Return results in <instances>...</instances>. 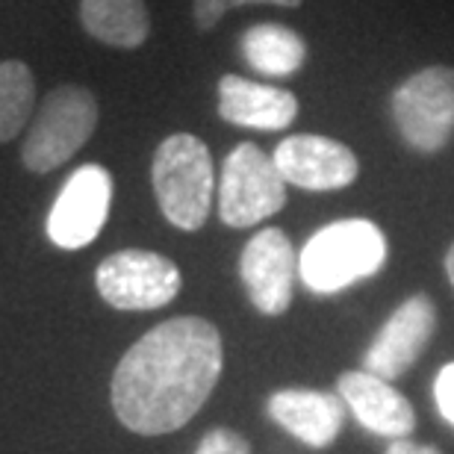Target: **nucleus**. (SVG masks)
<instances>
[{
	"instance_id": "1",
	"label": "nucleus",
	"mask_w": 454,
	"mask_h": 454,
	"mask_svg": "<svg viewBox=\"0 0 454 454\" xmlns=\"http://www.w3.org/2000/svg\"><path fill=\"white\" fill-rule=\"evenodd\" d=\"M222 360V337L207 319L180 316L157 325L115 366L118 422L142 437L184 428L213 395Z\"/></svg>"
},
{
	"instance_id": "2",
	"label": "nucleus",
	"mask_w": 454,
	"mask_h": 454,
	"mask_svg": "<svg viewBox=\"0 0 454 454\" xmlns=\"http://www.w3.org/2000/svg\"><path fill=\"white\" fill-rule=\"evenodd\" d=\"M387 236L369 219H342L316 231L298 257V275L316 295L342 293L378 275L387 262Z\"/></svg>"
},
{
	"instance_id": "3",
	"label": "nucleus",
	"mask_w": 454,
	"mask_h": 454,
	"mask_svg": "<svg viewBox=\"0 0 454 454\" xmlns=\"http://www.w3.org/2000/svg\"><path fill=\"white\" fill-rule=\"evenodd\" d=\"M151 180L162 215L180 231H201L215 189L210 148L192 133L168 136L153 153Z\"/></svg>"
},
{
	"instance_id": "4",
	"label": "nucleus",
	"mask_w": 454,
	"mask_h": 454,
	"mask_svg": "<svg viewBox=\"0 0 454 454\" xmlns=\"http://www.w3.org/2000/svg\"><path fill=\"white\" fill-rule=\"evenodd\" d=\"M98 127V101L86 86H57L35 113L24 139L21 162L35 175L66 166Z\"/></svg>"
},
{
	"instance_id": "5",
	"label": "nucleus",
	"mask_w": 454,
	"mask_h": 454,
	"mask_svg": "<svg viewBox=\"0 0 454 454\" xmlns=\"http://www.w3.org/2000/svg\"><path fill=\"white\" fill-rule=\"evenodd\" d=\"M398 136L419 153H437L454 136V68L428 66L416 71L389 101Z\"/></svg>"
},
{
	"instance_id": "6",
	"label": "nucleus",
	"mask_w": 454,
	"mask_h": 454,
	"mask_svg": "<svg viewBox=\"0 0 454 454\" xmlns=\"http://www.w3.org/2000/svg\"><path fill=\"white\" fill-rule=\"evenodd\" d=\"M286 180L254 142L227 153L219 180V215L227 227H254L284 210Z\"/></svg>"
},
{
	"instance_id": "7",
	"label": "nucleus",
	"mask_w": 454,
	"mask_h": 454,
	"mask_svg": "<svg viewBox=\"0 0 454 454\" xmlns=\"http://www.w3.org/2000/svg\"><path fill=\"white\" fill-rule=\"evenodd\" d=\"M98 293L110 307L124 313L160 310L180 293V269L157 251L127 248L110 254L95 271Z\"/></svg>"
},
{
	"instance_id": "8",
	"label": "nucleus",
	"mask_w": 454,
	"mask_h": 454,
	"mask_svg": "<svg viewBox=\"0 0 454 454\" xmlns=\"http://www.w3.org/2000/svg\"><path fill=\"white\" fill-rule=\"evenodd\" d=\"M113 204V175L98 162L80 166L66 180L48 213V236L57 248L77 251L98 239Z\"/></svg>"
},
{
	"instance_id": "9",
	"label": "nucleus",
	"mask_w": 454,
	"mask_h": 454,
	"mask_svg": "<svg viewBox=\"0 0 454 454\" xmlns=\"http://www.w3.org/2000/svg\"><path fill=\"white\" fill-rule=\"evenodd\" d=\"M271 160L289 186L307 189V192H337L351 186L360 175L357 153L348 145L316 133L286 136Z\"/></svg>"
},
{
	"instance_id": "10",
	"label": "nucleus",
	"mask_w": 454,
	"mask_h": 454,
	"mask_svg": "<svg viewBox=\"0 0 454 454\" xmlns=\"http://www.w3.org/2000/svg\"><path fill=\"white\" fill-rule=\"evenodd\" d=\"M298 260L289 236L280 227H262L254 233L239 257V278L251 304L262 316H280L293 304Z\"/></svg>"
},
{
	"instance_id": "11",
	"label": "nucleus",
	"mask_w": 454,
	"mask_h": 454,
	"mask_svg": "<svg viewBox=\"0 0 454 454\" xmlns=\"http://www.w3.org/2000/svg\"><path fill=\"white\" fill-rule=\"evenodd\" d=\"M437 328V310L428 295H413L395 307L384 328L363 354V369L372 375L395 380L402 378L416 360L422 357L425 345L431 342Z\"/></svg>"
},
{
	"instance_id": "12",
	"label": "nucleus",
	"mask_w": 454,
	"mask_h": 454,
	"mask_svg": "<svg viewBox=\"0 0 454 454\" xmlns=\"http://www.w3.org/2000/svg\"><path fill=\"white\" fill-rule=\"evenodd\" d=\"M337 393L345 407L354 413L363 428L378 437L404 440L416 428V413L411 402L389 384L366 369L342 372L337 380Z\"/></svg>"
},
{
	"instance_id": "13",
	"label": "nucleus",
	"mask_w": 454,
	"mask_h": 454,
	"mask_svg": "<svg viewBox=\"0 0 454 454\" xmlns=\"http://www.w3.org/2000/svg\"><path fill=\"white\" fill-rule=\"evenodd\" d=\"M266 411L280 428L310 449H328L345 425V402L319 389H278Z\"/></svg>"
},
{
	"instance_id": "14",
	"label": "nucleus",
	"mask_w": 454,
	"mask_h": 454,
	"mask_svg": "<svg viewBox=\"0 0 454 454\" xmlns=\"http://www.w3.org/2000/svg\"><path fill=\"white\" fill-rule=\"evenodd\" d=\"M219 115L227 124L251 130H286L298 115V98L286 89L224 74L219 80Z\"/></svg>"
},
{
	"instance_id": "15",
	"label": "nucleus",
	"mask_w": 454,
	"mask_h": 454,
	"mask_svg": "<svg viewBox=\"0 0 454 454\" xmlns=\"http://www.w3.org/2000/svg\"><path fill=\"white\" fill-rule=\"evenodd\" d=\"M80 24L92 39L121 51L142 48L151 35L145 0H80Z\"/></svg>"
},
{
	"instance_id": "16",
	"label": "nucleus",
	"mask_w": 454,
	"mask_h": 454,
	"mask_svg": "<svg viewBox=\"0 0 454 454\" xmlns=\"http://www.w3.org/2000/svg\"><path fill=\"white\" fill-rule=\"evenodd\" d=\"M242 57L254 71H260L266 77H293L304 66L307 44L289 27L278 21H266L245 30Z\"/></svg>"
},
{
	"instance_id": "17",
	"label": "nucleus",
	"mask_w": 454,
	"mask_h": 454,
	"mask_svg": "<svg viewBox=\"0 0 454 454\" xmlns=\"http://www.w3.org/2000/svg\"><path fill=\"white\" fill-rule=\"evenodd\" d=\"M35 110V77L18 59L0 62V142H12Z\"/></svg>"
},
{
	"instance_id": "18",
	"label": "nucleus",
	"mask_w": 454,
	"mask_h": 454,
	"mask_svg": "<svg viewBox=\"0 0 454 454\" xmlns=\"http://www.w3.org/2000/svg\"><path fill=\"white\" fill-rule=\"evenodd\" d=\"M284 6V9H298L304 0H195L192 4V15H195V24L201 30H213L222 18L231 12L236 6Z\"/></svg>"
},
{
	"instance_id": "19",
	"label": "nucleus",
	"mask_w": 454,
	"mask_h": 454,
	"mask_svg": "<svg viewBox=\"0 0 454 454\" xmlns=\"http://www.w3.org/2000/svg\"><path fill=\"white\" fill-rule=\"evenodd\" d=\"M195 454H251V446H248V440L239 437V434L231 428H213L198 442Z\"/></svg>"
},
{
	"instance_id": "20",
	"label": "nucleus",
	"mask_w": 454,
	"mask_h": 454,
	"mask_svg": "<svg viewBox=\"0 0 454 454\" xmlns=\"http://www.w3.org/2000/svg\"><path fill=\"white\" fill-rule=\"evenodd\" d=\"M434 402H437L442 419L454 425V363H446L440 369L437 380H434Z\"/></svg>"
},
{
	"instance_id": "21",
	"label": "nucleus",
	"mask_w": 454,
	"mask_h": 454,
	"mask_svg": "<svg viewBox=\"0 0 454 454\" xmlns=\"http://www.w3.org/2000/svg\"><path fill=\"white\" fill-rule=\"evenodd\" d=\"M387 454H440L434 446H422V442H413V440H393L389 442Z\"/></svg>"
},
{
	"instance_id": "22",
	"label": "nucleus",
	"mask_w": 454,
	"mask_h": 454,
	"mask_svg": "<svg viewBox=\"0 0 454 454\" xmlns=\"http://www.w3.org/2000/svg\"><path fill=\"white\" fill-rule=\"evenodd\" d=\"M446 275H449V284L454 286V242H451V248L446 254Z\"/></svg>"
}]
</instances>
